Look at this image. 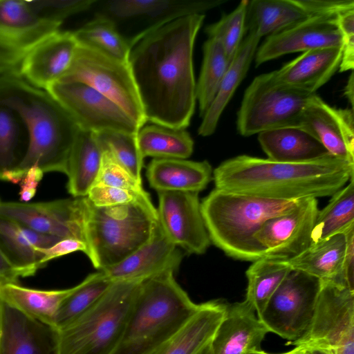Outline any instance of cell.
I'll list each match as a JSON object with an SVG mask.
<instances>
[{"label": "cell", "instance_id": "cell-1", "mask_svg": "<svg viewBox=\"0 0 354 354\" xmlns=\"http://www.w3.org/2000/svg\"><path fill=\"white\" fill-rule=\"evenodd\" d=\"M204 19V14L182 17L131 46L128 64L147 122L189 125L196 102L194 46Z\"/></svg>", "mask_w": 354, "mask_h": 354}, {"label": "cell", "instance_id": "cell-2", "mask_svg": "<svg viewBox=\"0 0 354 354\" xmlns=\"http://www.w3.org/2000/svg\"><path fill=\"white\" fill-rule=\"evenodd\" d=\"M352 178L354 164L333 156L295 163L241 155L213 171L216 189L279 201L331 196Z\"/></svg>", "mask_w": 354, "mask_h": 354}, {"label": "cell", "instance_id": "cell-3", "mask_svg": "<svg viewBox=\"0 0 354 354\" xmlns=\"http://www.w3.org/2000/svg\"><path fill=\"white\" fill-rule=\"evenodd\" d=\"M0 102L20 115L29 135L25 156L6 180L19 183L32 167L66 174L68 155L80 130L70 114L48 91L19 76L0 77Z\"/></svg>", "mask_w": 354, "mask_h": 354}, {"label": "cell", "instance_id": "cell-4", "mask_svg": "<svg viewBox=\"0 0 354 354\" xmlns=\"http://www.w3.org/2000/svg\"><path fill=\"white\" fill-rule=\"evenodd\" d=\"M301 200L279 201L215 188L201 203L210 241L242 261L265 258L255 234L264 222L289 212Z\"/></svg>", "mask_w": 354, "mask_h": 354}, {"label": "cell", "instance_id": "cell-5", "mask_svg": "<svg viewBox=\"0 0 354 354\" xmlns=\"http://www.w3.org/2000/svg\"><path fill=\"white\" fill-rule=\"evenodd\" d=\"M168 270L142 281L113 354H151L195 312L194 303Z\"/></svg>", "mask_w": 354, "mask_h": 354}, {"label": "cell", "instance_id": "cell-6", "mask_svg": "<svg viewBox=\"0 0 354 354\" xmlns=\"http://www.w3.org/2000/svg\"><path fill=\"white\" fill-rule=\"evenodd\" d=\"M158 220L157 209L150 197L99 207L85 196L86 254L99 271L115 266L150 239Z\"/></svg>", "mask_w": 354, "mask_h": 354}, {"label": "cell", "instance_id": "cell-7", "mask_svg": "<svg viewBox=\"0 0 354 354\" xmlns=\"http://www.w3.org/2000/svg\"><path fill=\"white\" fill-rule=\"evenodd\" d=\"M141 282L114 281L90 310L57 329V354H113L122 337Z\"/></svg>", "mask_w": 354, "mask_h": 354}, {"label": "cell", "instance_id": "cell-8", "mask_svg": "<svg viewBox=\"0 0 354 354\" xmlns=\"http://www.w3.org/2000/svg\"><path fill=\"white\" fill-rule=\"evenodd\" d=\"M314 94L278 83L272 72L259 75L245 91L237 113V131L243 136H250L274 129L298 127Z\"/></svg>", "mask_w": 354, "mask_h": 354}, {"label": "cell", "instance_id": "cell-9", "mask_svg": "<svg viewBox=\"0 0 354 354\" xmlns=\"http://www.w3.org/2000/svg\"><path fill=\"white\" fill-rule=\"evenodd\" d=\"M322 281L315 313L305 333L289 342L302 350L354 354V290L342 283Z\"/></svg>", "mask_w": 354, "mask_h": 354}, {"label": "cell", "instance_id": "cell-10", "mask_svg": "<svg viewBox=\"0 0 354 354\" xmlns=\"http://www.w3.org/2000/svg\"><path fill=\"white\" fill-rule=\"evenodd\" d=\"M57 82H78L114 103L140 127L147 121L129 64L78 45L68 70Z\"/></svg>", "mask_w": 354, "mask_h": 354}, {"label": "cell", "instance_id": "cell-11", "mask_svg": "<svg viewBox=\"0 0 354 354\" xmlns=\"http://www.w3.org/2000/svg\"><path fill=\"white\" fill-rule=\"evenodd\" d=\"M322 281L292 270L257 316L269 332L294 342L308 328L316 308Z\"/></svg>", "mask_w": 354, "mask_h": 354}, {"label": "cell", "instance_id": "cell-12", "mask_svg": "<svg viewBox=\"0 0 354 354\" xmlns=\"http://www.w3.org/2000/svg\"><path fill=\"white\" fill-rule=\"evenodd\" d=\"M61 24L44 17L31 1L0 0V77H21L29 52Z\"/></svg>", "mask_w": 354, "mask_h": 354}, {"label": "cell", "instance_id": "cell-13", "mask_svg": "<svg viewBox=\"0 0 354 354\" xmlns=\"http://www.w3.org/2000/svg\"><path fill=\"white\" fill-rule=\"evenodd\" d=\"M225 3L221 0H96V17L112 21L117 29L137 28L131 46L151 31L182 17L203 14Z\"/></svg>", "mask_w": 354, "mask_h": 354}, {"label": "cell", "instance_id": "cell-14", "mask_svg": "<svg viewBox=\"0 0 354 354\" xmlns=\"http://www.w3.org/2000/svg\"><path fill=\"white\" fill-rule=\"evenodd\" d=\"M48 91L70 114L80 129L99 133L119 131L137 133L138 124L110 99L78 82H56Z\"/></svg>", "mask_w": 354, "mask_h": 354}, {"label": "cell", "instance_id": "cell-15", "mask_svg": "<svg viewBox=\"0 0 354 354\" xmlns=\"http://www.w3.org/2000/svg\"><path fill=\"white\" fill-rule=\"evenodd\" d=\"M85 197L48 202H0V216L59 239L84 243Z\"/></svg>", "mask_w": 354, "mask_h": 354}, {"label": "cell", "instance_id": "cell-16", "mask_svg": "<svg viewBox=\"0 0 354 354\" xmlns=\"http://www.w3.org/2000/svg\"><path fill=\"white\" fill-rule=\"evenodd\" d=\"M318 212L317 198H306L289 212L264 222L254 237L265 258L286 261L310 246Z\"/></svg>", "mask_w": 354, "mask_h": 354}, {"label": "cell", "instance_id": "cell-17", "mask_svg": "<svg viewBox=\"0 0 354 354\" xmlns=\"http://www.w3.org/2000/svg\"><path fill=\"white\" fill-rule=\"evenodd\" d=\"M158 222L169 240L188 253L201 254L210 245L198 193L157 192Z\"/></svg>", "mask_w": 354, "mask_h": 354}, {"label": "cell", "instance_id": "cell-18", "mask_svg": "<svg viewBox=\"0 0 354 354\" xmlns=\"http://www.w3.org/2000/svg\"><path fill=\"white\" fill-rule=\"evenodd\" d=\"M298 127L315 137L333 156L354 164V115L352 109L331 106L314 94Z\"/></svg>", "mask_w": 354, "mask_h": 354}, {"label": "cell", "instance_id": "cell-19", "mask_svg": "<svg viewBox=\"0 0 354 354\" xmlns=\"http://www.w3.org/2000/svg\"><path fill=\"white\" fill-rule=\"evenodd\" d=\"M337 17L313 16L283 31L267 37L257 48L256 66L292 53L341 46Z\"/></svg>", "mask_w": 354, "mask_h": 354}, {"label": "cell", "instance_id": "cell-20", "mask_svg": "<svg viewBox=\"0 0 354 354\" xmlns=\"http://www.w3.org/2000/svg\"><path fill=\"white\" fill-rule=\"evenodd\" d=\"M182 257L158 220L150 239L145 244L119 263L101 272L112 281H142L165 271L176 272Z\"/></svg>", "mask_w": 354, "mask_h": 354}, {"label": "cell", "instance_id": "cell-21", "mask_svg": "<svg viewBox=\"0 0 354 354\" xmlns=\"http://www.w3.org/2000/svg\"><path fill=\"white\" fill-rule=\"evenodd\" d=\"M0 354H57V330L1 299Z\"/></svg>", "mask_w": 354, "mask_h": 354}, {"label": "cell", "instance_id": "cell-22", "mask_svg": "<svg viewBox=\"0 0 354 354\" xmlns=\"http://www.w3.org/2000/svg\"><path fill=\"white\" fill-rule=\"evenodd\" d=\"M77 46L73 32H54L29 52L21 65V77L33 86L46 91L68 70Z\"/></svg>", "mask_w": 354, "mask_h": 354}, {"label": "cell", "instance_id": "cell-23", "mask_svg": "<svg viewBox=\"0 0 354 354\" xmlns=\"http://www.w3.org/2000/svg\"><path fill=\"white\" fill-rule=\"evenodd\" d=\"M244 300L228 305L226 314L203 354H250L261 349L269 333Z\"/></svg>", "mask_w": 354, "mask_h": 354}, {"label": "cell", "instance_id": "cell-24", "mask_svg": "<svg viewBox=\"0 0 354 354\" xmlns=\"http://www.w3.org/2000/svg\"><path fill=\"white\" fill-rule=\"evenodd\" d=\"M227 306L221 300L199 304L190 317L151 354H203L222 322Z\"/></svg>", "mask_w": 354, "mask_h": 354}, {"label": "cell", "instance_id": "cell-25", "mask_svg": "<svg viewBox=\"0 0 354 354\" xmlns=\"http://www.w3.org/2000/svg\"><path fill=\"white\" fill-rule=\"evenodd\" d=\"M341 59V46L314 49L272 73L279 84L315 93L339 69Z\"/></svg>", "mask_w": 354, "mask_h": 354}, {"label": "cell", "instance_id": "cell-26", "mask_svg": "<svg viewBox=\"0 0 354 354\" xmlns=\"http://www.w3.org/2000/svg\"><path fill=\"white\" fill-rule=\"evenodd\" d=\"M212 168L206 161L180 158H153L146 176L150 187L157 192L199 193L212 178Z\"/></svg>", "mask_w": 354, "mask_h": 354}, {"label": "cell", "instance_id": "cell-27", "mask_svg": "<svg viewBox=\"0 0 354 354\" xmlns=\"http://www.w3.org/2000/svg\"><path fill=\"white\" fill-rule=\"evenodd\" d=\"M268 158L283 162H307L330 156L310 133L299 127H285L258 134Z\"/></svg>", "mask_w": 354, "mask_h": 354}, {"label": "cell", "instance_id": "cell-28", "mask_svg": "<svg viewBox=\"0 0 354 354\" xmlns=\"http://www.w3.org/2000/svg\"><path fill=\"white\" fill-rule=\"evenodd\" d=\"M261 38L248 30L223 77L216 96L202 117L198 133L209 136L214 133L219 119L236 89L245 78L254 60Z\"/></svg>", "mask_w": 354, "mask_h": 354}, {"label": "cell", "instance_id": "cell-29", "mask_svg": "<svg viewBox=\"0 0 354 354\" xmlns=\"http://www.w3.org/2000/svg\"><path fill=\"white\" fill-rule=\"evenodd\" d=\"M346 236L339 234L312 243L298 255L285 261L292 270L305 272L322 281L346 284L343 261Z\"/></svg>", "mask_w": 354, "mask_h": 354}, {"label": "cell", "instance_id": "cell-30", "mask_svg": "<svg viewBox=\"0 0 354 354\" xmlns=\"http://www.w3.org/2000/svg\"><path fill=\"white\" fill-rule=\"evenodd\" d=\"M103 151L95 133L80 129L68 155L66 172L68 192L74 198L86 196L95 184Z\"/></svg>", "mask_w": 354, "mask_h": 354}, {"label": "cell", "instance_id": "cell-31", "mask_svg": "<svg viewBox=\"0 0 354 354\" xmlns=\"http://www.w3.org/2000/svg\"><path fill=\"white\" fill-rule=\"evenodd\" d=\"M75 288L44 290L6 283L0 286V297L3 302L26 315L55 328L58 311Z\"/></svg>", "mask_w": 354, "mask_h": 354}, {"label": "cell", "instance_id": "cell-32", "mask_svg": "<svg viewBox=\"0 0 354 354\" xmlns=\"http://www.w3.org/2000/svg\"><path fill=\"white\" fill-rule=\"evenodd\" d=\"M297 0L249 1L247 31L261 38L283 31L309 18Z\"/></svg>", "mask_w": 354, "mask_h": 354}, {"label": "cell", "instance_id": "cell-33", "mask_svg": "<svg viewBox=\"0 0 354 354\" xmlns=\"http://www.w3.org/2000/svg\"><path fill=\"white\" fill-rule=\"evenodd\" d=\"M32 230L0 216V250L19 277L33 275L42 268V254L31 242Z\"/></svg>", "mask_w": 354, "mask_h": 354}, {"label": "cell", "instance_id": "cell-34", "mask_svg": "<svg viewBox=\"0 0 354 354\" xmlns=\"http://www.w3.org/2000/svg\"><path fill=\"white\" fill-rule=\"evenodd\" d=\"M142 156L153 158L187 159L194 150V141L185 129L155 123L142 126L137 133Z\"/></svg>", "mask_w": 354, "mask_h": 354}, {"label": "cell", "instance_id": "cell-35", "mask_svg": "<svg viewBox=\"0 0 354 354\" xmlns=\"http://www.w3.org/2000/svg\"><path fill=\"white\" fill-rule=\"evenodd\" d=\"M326 206L319 209L311 233V244L354 227V178L332 196Z\"/></svg>", "mask_w": 354, "mask_h": 354}, {"label": "cell", "instance_id": "cell-36", "mask_svg": "<svg viewBox=\"0 0 354 354\" xmlns=\"http://www.w3.org/2000/svg\"><path fill=\"white\" fill-rule=\"evenodd\" d=\"M29 145L26 125L13 109L0 102V179L6 180L25 156Z\"/></svg>", "mask_w": 354, "mask_h": 354}, {"label": "cell", "instance_id": "cell-37", "mask_svg": "<svg viewBox=\"0 0 354 354\" xmlns=\"http://www.w3.org/2000/svg\"><path fill=\"white\" fill-rule=\"evenodd\" d=\"M292 270L283 261L262 258L253 261L246 271L245 301L259 316L274 292Z\"/></svg>", "mask_w": 354, "mask_h": 354}, {"label": "cell", "instance_id": "cell-38", "mask_svg": "<svg viewBox=\"0 0 354 354\" xmlns=\"http://www.w3.org/2000/svg\"><path fill=\"white\" fill-rule=\"evenodd\" d=\"M73 33L78 45L128 63L130 46L110 19L95 16Z\"/></svg>", "mask_w": 354, "mask_h": 354}, {"label": "cell", "instance_id": "cell-39", "mask_svg": "<svg viewBox=\"0 0 354 354\" xmlns=\"http://www.w3.org/2000/svg\"><path fill=\"white\" fill-rule=\"evenodd\" d=\"M230 62L221 44L208 37L203 45V63L196 83V100L201 117L213 102Z\"/></svg>", "mask_w": 354, "mask_h": 354}, {"label": "cell", "instance_id": "cell-40", "mask_svg": "<svg viewBox=\"0 0 354 354\" xmlns=\"http://www.w3.org/2000/svg\"><path fill=\"white\" fill-rule=\"evenodd\" d=\"M113 282L101 271L87 276L75 286L73 292L62 304L55 318V328L65 326L90 310Z\"/></svg>", "mask_w": 354, "mask_h": 354}, {"label": "cell", "instance_id": "cell-41", "mask_svg": "<svg viewBox=\"0 0 354 354\" xmlns=\"http://www.w3.org/2000/svg\"><path fill=\"white\" fill-rule=\"evenodd\" d=\"M137 133L119 131L95 133L103 151H109L119 163L142 183L144 158L138 146Z\"/></svg>", "mask_w": 354, "mask_h": 354}, {"label": "cell", "instance_id": "cell-42", "mask_svg": "<svg viewBox=\"0 0 354 354\" xmlns=\"http://www.w3.org/2000/svg\"><path fill=\"white\" fill-rule=\"evenodd\" d=\"M249 0H242L230 13L205 28L208 37L217 40L232 60L243 40L247 31V14Z\"/></svg>", "mask_w": 354, "mask_h": 354}, {"label": "cell", "instance_id": "cell-43", "mask_svg": "<svg viewBox=\"0 0 354 354\" xmlns=\"http://www.w3.org/2000/svg\"><path fill=\"white\" fill-rule=\"evenodd\" d=\"M95 183L129 190L136 194H147L143 189L142 183L107 151H103L101 167Z\"/></svg>", "mask_w": 354, "mask_h": 354}, {"label": "cell", "instance_id": "cell-44", "mask_svg": "<svg viewBox=\"0 0 354 354\" xmlns=\"http://www.w3.org/2000/svg\"><path fill=\"white\" fill-rule=\"evenodd\" d=\"M96 0H33L34 7L45 18L59 24L75 14L92 8Z\"/></svg>", "mask_w": 354, "mask_h": 354}, {"label": "cell", "instance_id": "cell-45", "mask_svg": "<svg viewBox=\"0 0 354 354\" xmlns=\"http://www.w3.org/2000/svg\"><path fill=\"white\" fill-rule=\"evenodd\" d=\"M86 197L93 205L105 207L127 204L139 198L150 196L148 193L140 194L129 190L95 183L89 189Z\"/></svg>", "mask_w": 354, "mask_h": 354}, {"label": "cell", "instance_id": "cell-46", "mask_svg": "<svg viewBox=\"0 0 354 354\" xmlns=\"http://www.w3.org/2000/svg\"><path fill=\"white\" fill-rule=\"evenodd\" d=\"M341 35L342 59L339 71H353L354 67V10L339 15L336 19Z\"/></svg>", "mask_w": 354, "mask_h": 354}, {"label": "cell", "instance_id": "cell-47", "mask_svg": "<svg viewBox=\"0 0 354 354\" xmlns=\"http://www.w3.org/2000/svg\"><path fill=\"white\" fill-rule=\"evenodd\" d=\"M310 17H337L354 10L353 0H297Z\"/></svg>", "mask_w": 354, "mask_h": 354}, {"label": "cell", "instance_id": "cell-48", "mask_svg": "<svg viewBox=\"0 0 354 354\" xmlns=\"http://www.w3.org/2000/svg\"><path fill=\"white\" fill-rule=\"evenodd\" d=\"M37 249L42 254V268L52 259L77 251L86 254L87 251L86 245L83 241L74 239H62L49 248Z\"/></svg>", "mask_w": 354, "mask_h": 354}, {"label": "cell", "instance_id": "cell-49", "mask_svg": "<svg viewBox=\"0 0 354 354\" xmlns=\"http://www.w3.org/2000/svg\"><path fill=\"white\" fill-rule=\"evenodd\" d=\"M344 234L346 248L343 261V275L346 286L354 290V227Z\"/></svg>", "mask_w": 354, "mask_h": 354}, {"label": "cell", "instance_id": "cell-50", "mask_svg": "<svg viewBox=\"0 0 354 354\" xmlns=\"http://www.w3.org/2000/svg\"><path fill=\"white\" fill-rule=\"evenodd\" d=\"M44 172L37 167L29 169L19 183V198L21 202L28 203L35 196Z\"/></svg>", "mask_w": 354, "mask_h": 354}, {"label": "cell", "instance_id": "cell-51", "mask_svg": "<svg viewBox=\"0 0 354 354\" xmlns=\"http://www.w3.org/2000/svg\"><path fill=\"white\" fill-rule=\"evenodd\" d=\"M19 278L17 272L0 250V286L6 283H18Z\"/></svg>", "mask_w": 354, "mask_h": 354}, {"label": "cell", "instance_id": "cell-52", "mask_svg": "<svg viewBox=\"0 0 354 354\" xmlns=\"http://www.w3.org/2000/svg\"><path fill=\"white\" fill-rule=\"evenodd\" d=\"M344 95L348 100L350 105L351 106V109L353 108V101H354V76L353 71H351V75L348 77L347 83L345 86Z\"/></svg>", "mask_w": 354, "mask_h": 354}, {"label": "cell", "instance_id": "cell-53", "mask_svg": "<svg viewBox=\"0 0 354 354\" xmlns=\"http://www.w3.org/2000/svg\"><path fill=\"white\" fill-rule=\"evenodd\" d=\"M304 351L305 354H331L328 351L317 348H310Z\"/></svg>", "mask_w": 354, "mask_h": 354}, {"label": "cell", "instance_id": "cell-54", "mask_svg": "<svg viewBox=\"0 0 354 354\" xmlns=\"http://www.w3.org/2000/svg\"><path fill=\"white\" fill-rule=\"evenodd\" d=\"M283 354H305V351L298 348H295L293 350Z\"/></svg>", "mask_w": 354, "mask_h": 354}, {"label": "cell", "instance_id": "cell-55", "mask_svg": "<svg viewBox=\"0 0 354 354\" xmlns=\"http://www.w3.org/2000/svg\"><path fill=\"white\" fill-rule=\"evenodd\" d=\"M250 354H271V353H266V352L262 351L261 349H259V350L253 351ZM280 354H283V353H280Z\"/></svg>", "mask_w": 354, "mask_h": 354}, {"label": "cell", "instance_id": "cell-56", "mask_svg": "<svg viewBox=\"0 0 354 354\" xmlns=\"http://www.w3.org/2000/svg\"><path fill=\"white\" fill-rule=\"evenodd\" d=\"M1 297H0V313H1Z\"/></svg>", "mask_w": 354, "mask_h": 354}]
</instances>
